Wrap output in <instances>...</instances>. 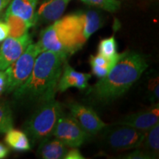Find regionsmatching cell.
Returning a JSON list of instances; mask_svg holds the SVG:
<instances>
[{
    "instance_id": "6da1fadb",
    "label": "cell",
    "mask_w": 159,
    "mask_h": 159,
    "mask_svg": "<svg viewBox=\"0 0 159 159\" xmlns=\"http://www.w3.org/2000/svg\"><path fill=\"white\" fill-rule=\"evenodd\" d=\"M146 57L135 51L121 53L106 76L89 89L88 96L94 102L108 103L128 91L148 69Z\"/></svg>"
},
{
    "instance_id": "7a4b0ae2",
    "label": "cell",
    "mask_w": 159,
    "mask_h": 159,
    "mask_svg": "<svg viewBox=\"0 0 159 159\" xmlns=\"http://www.w3.org/2000/svg\"><path fill=\"white\" fill-rule=\"evenodd\" d=\"M64 61L57 53L41 52L35 59L30 77L13 91L14 99L37 105L54 99Z\"/></svg>"
},
{
    "instance_id": "3957f363",
    "label": "cell",
    "mask_w": 159,
    "mask_h": 159,
    "mask_svg": "<svg viewBox=\"0 0 159 159\" xmlns=\"http://www.w3.org/2000/svg\"><path fill=\"white\" fill-rule=\"evenodd\" d=\"M85 42L80 12H78L59 19L43 29L37 43L41 52H53L66 61Z\"/></svg>"
},
{
    "instance_id": "277c9868",
    "label": "cell",
    "mask_w": 159,
    "mask_h": 159,
    "mask_svg": "<svg viewBox=\"0 0 159 159\" xmlns=\"http://www.w3.org/2000/svg\"><path fill=\"white\" fill-rule=\"evenodd\" d=\"M63 113L62 104L55 98L38 105L24 127L31 142L35 144L51 136Z\"/></svg>"
},
{
    "instance_id": "5b68a950",
    "label": "cell",
    "mask_w": 159,
    "mask_h": 159,
    "mask_svg": "<svg viewBox=\"0 0 159 159\" xmlns=\"http://www.w3.org/2000/svg\"><path fill=\"white\" fill-rule=\"evenodd\" d=\"M100 142L109 151H122L139 148L145 132L128 126L114 124L105 127L100 132Z\"/></svg>"
},
{
    "instance_id": "8992f818",
    "label": "cell",
    "mask_w": 159,
    "mask_h": 159,
    "mask_svg": "<svg viewBox=\"0 0 159 159\" xmlns=\"http://www.w3.org/2000/svg\"><path fill=\"white\" fill-rule=\"evenodd\" d=\"M41 52L38 43L32 42L21 56L5 69L7 94L13 92L27 80L34 67L35 59Z\"/></svg>"
},
{
    "instance_id": "52a82bcc",
    "label": "cell",
    "mask_w": 159,
    "mask_h": 159,
    "mask_svg": "<svg viewBox=\"0 0 159 159\" xmlns=\"http://www.w3.org/2000/svg\"><path fill=\"white\" fill-rule=\"evenodd\" d=\"M52 135L60 139L69 148H78L90 138L74 118L69 114H64V112L59 117Z\"/></svg>"
},
{
    "instance_id": "ba28073f",
    "label": "cell",
    "mask_w": 159,
    "mask_h": 159,
    "mask_svg": "<svg viewBox=\"0 0 159 159\" xmlns=\"http://www.w3.org/2000/svg\"><path fill=\"white\" fill-rule=\"evenodd\" d=\"M68 107L69 114L90 137L96 136L107 125L91 107L78 102L69 103Z\"/></svg>"
},
{
    "instance_id": "9c48e42d",
    "label": "cell",
    "mask_w": 159,
    "mask_h": 159,
    "mask_svg": "<svg viewBox=\"0 0 159 159\" xmlns=\"http://www.w3.org/2000/svg\"><path fill=\"white\" fill-rule=\"evenodd\" d=\"M33 42L29 33L19 38H7L0 46V71H5L15 62Z\"/></svg>"
},
{
    "instance_id": "30bf717a",
    "label": "cell",
    "mask_w": 159,
    "mask_h": 159,
    "mask_svg": "<svg viewBox=\"0 0 159 159\" xmlns=\"http://www.w3.org/2000/svg\"><path fill=\"white\" fill-rule=\"evenodd\" d=\"M159 104L154 103L150 108L139 111L138 112L128 115L115 124L125 125L132 127L137 130L145 131L158 124Z\"/></svg>"
},
{
    "instance_id": "8fae6325",
    "label": "cell",
    "mask_w": 159,
    "mask_h": 159,
    "mask_svg": "<svg viewBox=\"0 0 159 159\" xmlns=\"http://www.w3.org/2000/svg\"><path fill=\"white\" fill-rule=\"evenodd\" d=\"M91 77L90 74L76 71L65 61L57 89L61 92H64L71 88L84 90L89 86V81Z\"/></svg>"
},
{
    "instance_id": "7c38bea8",
    "label": "cell",
    "mask_w": 159,
    "mask_h": 159,
    "mask_svg": "<svg viewBox=\"0 0 159 159\" xmlns=\"http://www.w3.org/2000/svg\"><path fill=\"white\" fill-rule=\"evenodd\" d=\"M71 0H44L35 12L36 23L49 24L57 21L64 13Z\"/></svg>"
},
{
    "instance_id": "4fadbf2b",
    "label": "cell",
    "mask_w": 159,
    "mask_h": 159,
    "mask_svg": "<svg viewBox=\"0 0 159 159\" xmlns=\"http://www.w3.org/2000/svg\"><path fill=\"white\" fill-rule=\"evenodd\" d=\"M67 150V146L64 143L51 135L39 142L38 155L43 159H61Z\"/></svg>"
},
{
    "instance_id": "5bb4252c",
    "label": "cell",
    "mask_w": 159,
    "mask_h": 159,
    "mask_svg": "<svg viewBox=\"0 0 159 159\" xmlns=\"http://www.w3.org/2000/svg\"><path fill=\"white\" fill-rule=\"evenodd\" d=\"M38 3L39 0H11L6 13L17 16L34 26Z\"/></svg>"
},
{
    "instance_id": "9a60e30c",
    "label": "cell",
    "mask_w": 159,
    "mask_h": 159,
    "mask_svg": "<svg viewBox=\"0 0 159 159\" xmlns=\"http://www.w3.org/2000/svg\"><path fill=\"white\" fill-rule=\"evenodd\" d=\"M138 148L146 152L151 159L158 158L159 152V125L145 131V135Z\"/></svg>"
},
{
    "instance_id": "2e32d148",
    "label": "cell",
    "mask_w": 159,
    "mask_h": 159,
    "mask_svg": "<svg viewBox=\"0 0 159 159\" xmlns=\"http://www.w3.org/2000/svg\"><path fill=\"white\" fill-rule=\"evenodd\" d=\"M83 25V34L85 39L88 40L95 32L102 27V18L99 12L94 10L80 12Z\"/></svg>"
},
{
    "instance_id": "e0dca14e",
    "label": "cell",
    "mask_w": 159,
    "mask_h": 159,
    "mask_svg": "<svg viewBox=\"0 0 159 159\" xmlns=\"http://www.w3.org/2000/svg\"><path fill=\"white\" fill-rule=\"evenodd\" d=\"M5 143L16 151L27 152L31 150L30 141L24 131L12 128L6 133Z\"/></svg>"
},
{
    "instance_id": "ac0fdd59",
    "label": "cell",
    "mask_w": 159,
    "mask_h": 159,
    "mask_svg": "<svg viewBox=\"0 0 159 159\" xmlns=\"http://www.w3.org/2000/svg\"><path fill=\"white\" fill-rule=\"evenodd\" d=\"M119 57L115 58H108L100 54L91 55L89 58V63L91 65L92 73L99 79L106 76L116 63Z\"/></svg>"
},
{
    "instance_id": "d6986e66",
    "label": "cell",
    "mask_w": 159,
    "mask_h": 159,
    "mask_svg": "<svg viewBox=\"0 0 159 159\" xmlns=\"http://www.w3.org/2000/svg\"><path fill=\"white\" fill-rule=\"evenodd\" d=\"M5 21L9 27V37L19 38L28 33L30 27H33L30 23L17 16L5 13Z\"/></svg>"
},
{
    "instance_id": "ffe728a7",
    "label": "cell",
    "mask_w": 159,
    "mask_h": 159,
    "mask_svg": "<svg viewBox=\"0 0 159 159\" xmlns=\"http://www.w3.org/2000/svg\"><path fill=\"white\" fill-rule=\"evenodd\" d=\"M13 127V112L9 103L0 98V134H6Z\"/></svg>"
},
{
    "instance_id": "44dd1931",
    "label": "cell",
    "mask_w": 159,
    "mask_h": 159,
    "mask_svg": "<svg viewBox=\"0 0 159 159\" xmlns=\"http://www.w3.org/2000/svg\"><path fill=\"white\" fill-rule=\"evenodd\" d=\"M98 54L108 58H115L119 57V53L117 52V43L114 36L105 38L99 41Z\"/></svg>"
},
{
    "instance_id": "7402d4cb",
    "label": "cell",
    "mask_w": 159,
    "mask_h": 159,
    "mask_svg": "<svg viewBox=\"0 0 159 159\" xmlns=\"http://www.w3.org/2000/svg\"><path fill=\"white\" fill-rule=\"evenodd\" d=\"M81 1L88 5L99 7L111 13L116 11L120 7V2L119 0H81Z\"/></svg>"
},
{
    "instance_id": "603a6c76",
    "label": "cell",
    "mask_w": 159,
    "mask_h": 159,
    "mask_svg": "<svg viewBox=\"0 0 159 159\" xmlns=\"http://www.w3.org/2000/svg\"><path fill=\"white\" fill-rule=\"evenodd\" d=\"M148 95L152 103H156L159 99L158 77H151L148 84Z\"/></svg>"
},
{
    "instance_id": "cb8c5ba5",
    "label": "cell",
    "mask_w": 159,
    "mask_h": 159,
    "mask_svg": "<svg viewBox=\"0 0 159 159\" xmlns=\"http://www.w3.org/2000/svg\"><path fill=\"white\" fill-rule=\"evenodd\" d=\"M121 158L128 159H151L150 157L146 152H144V151L138 148L135 149L134 151L125 155L124 156L121 157Z\"/></svg>"
},
{
    "instance_id": "d4e9b609",
    "label": "cell",
    "mask_w": 159,
    "mask_h": 159,
    "mask_svg": "<svg viewBox=\"0 0 159 159\" xmlns=\"http://www.w3.org/2000/svg\"><path fill=\"white\" fill-rule=\"evenodd\" d=\"M64 159H85V157L83 156L77 148H71L69 150H67L66 152Z\"/></svg>"
},
{
    "instance_id": "484cf974",
    "label": "cell",
    "mask_w": 159,
    "mask_h": 159,
    "mask_svg": "<svg viewBox=\"0 0 159 159\" xmlns=\"http://www.w3.org/2000/svg\"><path fill=\"white\" fill-rule=\"evenodd\" d=\"M9 36V27L5 21H0V43Z\"/></svg>"
},
{
    "instance_id": "4316f807",
    "label": "cell",
    "mask_w": 159,
    "mask_h": 159,
    "mask_svg": "<svg viewBox=\"0 0 159 159\" xmlns=\"http://www.w3.org/2000/svg\"><path fill=\"white\" fill-rule=\"evenodd\" d=\"M6 80H7V77H6L5 71H4L3 74L0 75V95L5 92Z\"/></svg>"
},
{
    "instance_id": "83f0119b",
    "label": "cell",
    "mask_w": 159,
    "mask_h": 159,
    "mask_svg": "<svg viewBox=\"0 0 159 159\" xmlns=\"http://www.w3.org/2000/svg\"><path fill=\"white\" fill-rule=\"evenodd\" d=\"M9 154V148L4 144L3 143L0 142V159L5 158Z\"/></svg>"
},
{
    "instance_id": "f1b7e54d",
    "label": "cell",
    "mask_w": 159,
    "mask_h": 159,
    "mask_svg": "<svg viewBox=\"0 0 159 159\" xmlns=\"http://www.w3.org/2000/svg\"><path fill=\"white\" fill-rule=\"evenodd\" d=\"M11 0H0V12L9 5V3L11 2Z\"/></svg>"
}]
</instances>
